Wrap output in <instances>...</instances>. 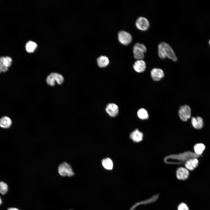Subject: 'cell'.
Listing matches in <instances>:
<instances>
[{"instance_id":"cell-1","label":"cell","mask_w":210,"mask_h":210,"mask_svg":"<svg viewBox=\"0 0 210 210\" xmlns=\"http://www.w3.org/2000/svg\"><path fill=\"white\" fill-rule=\"evenodd\" d=\"M158 54L160 58L164 59L167 57L174 61L177 60V58L171 47L167 43L162 42L158 46Z\"/></svg>"},{"instance_id":"cell-2","label":"cell","mask_w":210,"mask_h":210,"mask_svg":"<svg viewBox=\"0 0 210 210\" xmlns=\"http://www.w3.org/2000/svg\"><path fill=\"white\" fill-rule=\"evenodd\" d=\"M146 51V48L144 45L140 43H136L133 48L134 58L137 60H142L144 57V53Z\"/></svg>"},{"instance_id":"cell-3","label":"cell","mask_w":210,"mask_h":210,"mask_svg":"<svg viewBox=\"0 0 210 210\" xmlns=\"http://www.w3.org/2000/svg\"><path fill=\"white\" fill-rule=\"evenodd\" d=\"M58 172L62 176L71 177L74 174L71 165L66 162H63L59 165Z\"/></svg>"},{"instance_id":"cell-4","label":"cell","mask_w":210,"mask_h":210,"mask_svg":"<svg viewBox=\"0 0 210 210\" xmlns=\"http://www.w3.org/2000/svg\"><path fill=\"white\" fill-rule=\"evenodd\" d=\"M64 81L62 76L57 73H52L49 75L46 78L47 83L51 86H54L55 84V81L59 84H61Z\"/></svg>"},{"instance_id":"cell-5","label":"cell","mask_w":210,"mask_h":210,"mask_svg":"<svg viewBox=\"0 0 210 210\" xmlns=\"http://www.w3.org/2000/svg\"><path fill=\"white\" fill-rule=\"evenodd\" d=\"M178 115L182 120L184 121H187L191 117L190 108L187 105L181 106L179 110Z\"/></svg>"},{"instance_id":"cell-6","label":"cell","mask_w":210,"mask_h":210,"mask_svg":"<svg viewBox=\"0 0 210 210\" xmlns=\"http://www.w3.org/2000/svg\"><path fill=\"white\" fill-rule=\"evenodd\" d=\"M118 37L120 42L125 45L129 44L131 42L132 39V36L129 33L123 31L119 32Z\"/></svg>"},{"instance_id":"cell-7","label":"cell","mask_w":210,"mask_h":210,"mask_svg":"<svg viewBox=\"0 0 210 210\" xmlns=\"http://www.w3.org/2000/svg\"><path fill=\"white\" fill-rule=\"evenodd\" d=\"M136 25L139 29L142 31H145L148 29L150 24L149 21L146 18L141 17L136 20Z\"/></svg>"},{"instance_id":"cell-8","label":"cell","mask_w":210,"mask_h":210,"mask_svg":"<svg viewBox=\"0 0 210 210\" xmlns=\"http://www.w3.org/2000/svg\"><path fill=\"white\" fill-rule=\"evenodd\" d=\"M189 173L188 170L186 168L180 167L176 171V176L177 178L180 180H184L189 177Z\"/></svg>"},{"instance_id":"cell-9","label":"cell","mask_w":210,"mask_h":210,"mask_svg":"<svg viewBox=\"0 0 210 210\" xmlns=\"http://www.w3.org/2000/svg\"><path fill=\"white\" fill-rule=\"evenodd\" d=\"M106 111L107 113L111 116L115 117L118 113V106L115 104L109 103L106 106Z\"/></svg>"},{"instance_id":"cell-10","label":"cell","mask_w":210,"mask_h":210,"mask_svg":"<svg viewBox=\"0 0 210 210\" xmlns=\"http://www.w3.org/2000/svg\"><path fill=\"white\" fill-rule=\"evenodd\" d=\"M151 75L153 79L155 81H159L164 76L163 71L159 68H155L151 71Z\"/></svg>"},{"instance_id":"cell-11","label":"cell","mask_w":210,"mask_h":210,"mask_svg":"<svg viewBox=\"0 0 210 210\" xmlns=\"http://www.w3.org/2000/svg\"><path fill=\"white\" fill-rule=\"evenodd\" d=\"M199 161L197 158H192L186 161L185 163L186 168L188 170H193L198 166Z\"/></svg>"},{"instance_id":"cell-12","label":"cell","mask_w":210,"mask_h":210,"mask_svg":"<svg viewBox=\"0 0 210 210\" xmlns=\"http://www.w3.org/2000/svg\"><path fill=\"white\" fill-rule=\"evenodd\" d=\"M130 138L135 142H139L143 139V134L138 129L135 130L130 135Z\"/></svg>"},{"instance_id":"cell-13","label":"cell","mask_w":210,"mask_h":210,"mask_svg":"<svg viewBox=\"0 0 210 210\" xmlns=\"http://www.w3.org/2000/svg\"><path fill=\"white\" fill-rule=\"evenodd\" d=\"M192 125L195 129L199 130L202 129L204 125L203 119L200 116L196 118L193 117L191 120Z\"/></svg>"},{"instance_id":"cell-14","label":"cell","mask_w":210,"mask_h":210,"mask_svg":"<svg viewBox=\"0 0 210 210\" xmlns=\"http://www.w3.org/2000/svg\"><path fill=\"white\" fill-rule=\"evenodd\" d=\"M133 68L137 72L141 73L144 71L146 68L145 62L142 60H138L136 61L133 65Z\"/></svg>"},{"instance_id":"cell-15","label":"cell","mask_w":210,"mask_h":210,"mask_svg":"<svg viewBox=\"0 0 210 210\" xmlns=\"http://www.w3.org/2000/svg\"><path fill=\"white\" fill-rule=\"evenodd\" d=\"M12 124L11 119L7 116H4L0 119V127L2 128H9Z\"/></svg>"},{"instance_id":"cell-16","label":"cell","mask_w":210,"mask_h":210,"mask_svg":"<svg viewBox=\"0 0 210 210\" xmlns=\"http://www.w3.org/2000/svg\"><path fill=\"white\" fill-rule=\"evenodd\" d=\"M97 63L99 66L100 67H104L107 66L109 63V60L107 57L101 56L97 60Z\"/></svg>"},{"instance_id":"cell-17","label":"cell","mask_w":210,"mask_h":210,"mask_svg":"<svg viewBox=\"0 0 210 210\" xmlns=\"http://www.w3.org/2000/svg\"><path fill=\"white\" fill-rule=\"evenodd\" d=\"M102 163L104 167L106 169L110 170L112 169L113 168V161L109 158H106L103 159Z\"/></svg>"},{"instance_id":"cell-18","label":"cell","mask_w":210,"mask_h":210,"mask_svg":"<svg viewBox=\"0 0 210 210\" xmlns=\"http://www.w3.org/2000/svg\"><path fill=\"white\" fill-rule=\"evenodd\" d=\"M205 146L202 143H197L195 145L193 148L195 153L196 154L201 155L205 150Z\"/></svg>"},{"instance_id":"cell-19","label":"cell","mask_w":210,"mask_h":210,"mask_svg":"<svg viewBox=\"0 0 210 210\" xmlns=\"http://www.w3.org/2000/svg\"><path fill=\"white\" fill-rule=\"evenodd\" d=\"M137 114L138 117L142 120L147 119L149 117L147 111L143 108L139 110Z\"/></svg>"},{"instance_id":"cell-20","label":"cell","mask_w":210,"mask_h":210,"mask_svg":"<svg viewBox=\"0 0 210 210\" xmlns=\"http://www.w3.org/2000/svg\"><path fill=\"white\" fill-rule=\"evenodd\" d=\"M37 46V44L35 43L29 41L26 44V50L29 52H32L35 50Z\"/></svg>"},{"instance_id":"cell-21","label":"cell","mask_w":210,"mask_h":210,"mask_svg":"<svg viewBox=\"0 0 210 210\" xmlns=\"http://www.w3.org/2000/svg\"><path fill=\"white\" fill-rule=\"evenodd\" d=\"M8 189V186L7 183L3 181H0V193L5 195L7 193Z\"/></svg>"},{"instance_id":"cell-22","label":"cell","mask_w":210,"mask_h":210,"mask_svg":"<svg viewBox=\"0 0 210 210\" xmlns=\"http://www.w3.org/2000/svg\"><path fill=\"white\" fill-rule=\"evenodd\" d=\"M12 61V58L8 56L3 57V63L7 67H10L11 66Z\"/></svg>"},{"instance_id":"cell-23","label":"cell","mask_w":210,"mask_h":210,"mask_svg":"<svg viewBox=\"0 0 210 210\" xmlns=\"http://www.w3.org/2000/svg\"><path fill=\"white\" fill-rule=\"evenodd\" d=\"M4 56L0 57V68L2 72H5L8 71V68L4 65L3 62V60Z\"/></svg>"},{"instance_id":"cell-24","label":"cell","mask_w":210,"mask_h":210,"mask_svg":"<svg viewBox=\"0 0 210 210\" xmlns=\"http://www.w3.org/2000/svg\"><path fill=\"white\" fill-rule=\"evenodd\" d=\"M178 210H189L187 205L184 203H180L178 206Z\"/></svg>"},{"instance_id":"cell-25","label":"cell","mask_w":210,"mask_h":210,"mask_svg":"<svg viewBox=\"0 0 210 210\" xmlns=\"http://www.w3.org/2000/svg\"><path fill=\"white\" fill-rule=\"evenodd\" d=\"M7 210H19V209L16 207H10L8 208Z\"/></svg>"},{"instance_id":"cell-26","label":"cell","mask_w":210,"mask_h":210,"mask_svg":"<svg viewBox=\"0 0 210 210\" xmlns=\"http://www.w3.org/2000/svg\"><path fill=\"white\" fill-rule=\"evenodd\" d=\"M2 200L1 199V198L0 197V206L2 204Z\"/></svg>"},{"instance_id":"cell-27","label":"cell","mask_w":210,"mask_h":210,"mask_svg":"<svg viewBox=\"0 0 210 210\" xmlns=\"http://www.w3.org/2000/svg\"><path fill=\"white\" fill-rule=\"evenodd\" d=\"M209 44H210V40L209 41Z\"/></svg>"}]
</instances>
